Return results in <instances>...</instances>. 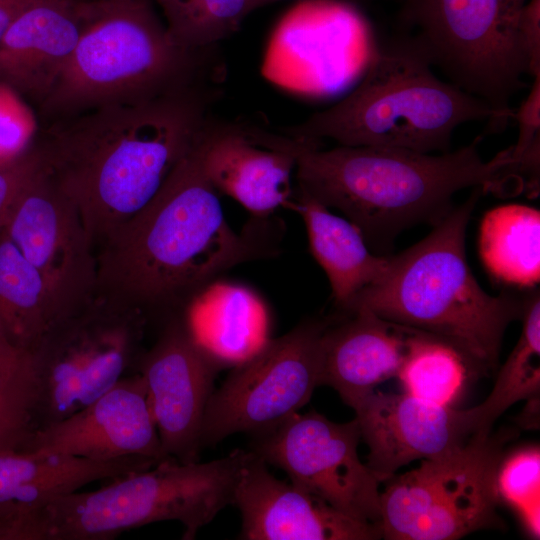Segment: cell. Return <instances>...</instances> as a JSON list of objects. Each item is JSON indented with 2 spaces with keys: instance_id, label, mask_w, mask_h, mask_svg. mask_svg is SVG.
Returning <instances> with one entry per match:
<instances>
[{
  "instance_id": "cell-11",
  "label": "cell",
  "mask_w": 540,
  "mask_h": 540,
  "mask_svg": "<svg viewBox=\"0 0 540 540\" xmlns=\"http://www.w3.org/2000/svg\"><path fill=\"white\" fill-rule=\"evenodd\" d=\"M327 325L302 322L233 367L209 399L201 448L235 433L269 432L305 406L321 385V338Z\"/></svg>"
},
{
  "instance_id": "cell-15",
  "label": "cell",
  "mask_w": 540,
  "mask_h": 540,
  "mask_svg": "<svg viewBox=\"0 0 540 540\" xmlns=\"http://www.w3.org/2000/svg\"><path fill=\"white\" fill-rule=\"evenodd\" d=\"M219 368L198 348L181 315L171 317L154 345L141 352V375L163 452L197 462L205 411Z\"/></svg>"
},
{
  "instance_id": "cell-9",
  "label": "cell",
  "mask_w": 540,
  "mask_h": 540,
  "mask_svg": "<svg viewBox=\"0 0 540 540\" xmlns=\"http://www.w3.org/2000/svg\"><path fill=\"white\" fill-rule=\"evenodd\" d=\"M515 431L473 435L462 446L394 475L381 492L382 538L453 540L497 527V472Z\"/></svg>"
},
{
  "instance_id": "cell-2",
  "label": "cell",
  "mask_w": 540,
  "mask_h": 540,
  "mask_svg": "<svg viewBox=\"0 0 540 540\" xmlns=\"http://www.w3.org/2000/svg\"><path fill=\"white\" fill-rule=\"evenodd\" d=\"M204 127L152 200L96 248L97 291L147 320L179 315L222 272L272 254L256 229L226 220L203 167Z\"/></svg>"
},
{
  "instance_id": "cell-24",
  "label": "cell",
  "mask_w": 540,
  "mask_h": 540,
  "mask_svg": "<svg viewBox=\"0 0 540 540\" xmlns=\"http://www.w3.org/2000/svg\"><path fill=\"white\" fill-rule=\"evenodd\" d=\"M289 207L304 221L310 251L327 275L335 304L346 310L383 276L391 255L373 254L354 223L300 190Z\"/></svg>"
},
{
  "instance_id": "cell-35",
  "label": "cell",
  "mask_w": 540,
  "mask_h": 540,
  "mask_svg": "<svg viewBox=\"0 0 540 540\" xmlns=\"http://www.w3.org/2000/svg\"><path fill=\"white\" fill-rule=\"evenodd\" d=\"M519 41L528 75H540V0H529L519 24Z\"/></svg>"
},
{
  "instance_id": "cell-12",
  "label": "cell",
  "mask_w": 540,
  "mask_h": 540,
  "mask_svg": "<svg viewBox=\"0 0 540 540\" xmlns=\"http://www.w3.org/2000/svg\"><path fill=\"white\" fill-rule=\"evenodd\" d=\"M376 45L365 19L351 3L301 0L272 31L262 74L293 94L334 96L361 79Z\"/></svg>"
},
{
  "instance_id": "cell-22",
  "label": "cell",
  "mask_w": 540,
  "mask_h": 540,
  "mask_svg": "<svg viewBox=\"0 0 540 540\" xmlns=\"http://www.w3.org/2000/svg\"><path fill=\"white\" fill-rule=\"evenodd\" d=\"M180 315L194 343L219 370L245 362L271 339L264 301L240 284L209 282L187 301Z\"/></svg>"
},
{
  "instance_id": "cell-6",
  "label": "cell",
  "mask_w": 540,
  "mask_h": 540,
  "mask_svg": "<svg viewBox=\"0 0 540 540\" xmlns=\"http://www.w3.org/2000/svg\"><path fill=\"white\" fill-rule=\"evenodd\" d=\"M82 13L76 47L40 103L47 116L58 120L223 77L218 46L178 45L154 0H82Z\"/></svg>"
},
{
  "instance_id": "cell-23",
  "label": "cell",
  "mask_w": 540,
  "mask_h": 540,
  "mask_svg": "<svg viewBox=\"0 0 540 540\" xmlns=\"http://www.w3.org/2000/svg\"><path fill=\"white\" fill-rule=\"evenodd\" d=\"M154 459L132 456L98 461L50 452H0V521L99 480L151 468Z\"/></svg>"
},
{
  "instance_id": "cell-17",
  "label": "cell",
  "mask_w": 540,
  "mask_h": 540,
  "mask_svg": "<svg viewBox=\"0 0 540 540\" xmlns=\"http://www.w3.org/2000/svg\"><path fill=\"white\" fill-rule=\"evenodd\" d=\"M35 451L98 461L141 456L161 462L168 458L137 372L125 375L69 417L38 429L24 452Z\"/></svg>"
},
{
  "instance_id": "cell-10",
  "label": "cell",
  "mask_w": 540,
  "mask_h": 540,
  "mask_svg": "<svg viewBox=\"0 0 540 540\" xmlns=\"http://www.w3.org/2000/svg\"><path fill=\"white\" fill-rule=\"evenodd\" d=\"M147 321L97 291L60 322L33 353L37 430L84 408L134 371Z\"/></svg>"
},
{
  "instance_id": "cell-25",
  "label": "cell",
  "mask_w": 540,
  "mask_h": 540,
  "mask_svg": "<svg viewBox=\"0 0 540 540\" xmlns=\"http://www.w3.org/2000/svg\"><path fill=\"white\" fill-rule=\"evenodd\" d=\"M75 311L1 230L0 324L8 336L34 353Z\"/></svg>"
},
{
  "instance_id": "cell-26",
  "label": "cell",
  "mask_w": 540,
  "mask_h": 540,
  "mask_svg": "<svg viewBox=\"0 0 540 540\" xmlns=\"http://www.w3.org/2000/svg\"><path fill=\"white\" fill-rule=\"evenodd\" d=\"M479 254L496 280L532 287L540 280V212L507 204L485 213L479 228Z\"/></svg>"
},
{
  "instance_id": "cell-16",
  "label": "cell",
  "mask_w": 540,
  "mask_h": 540,
  "mask_svg": "<svg viewBox=\"0 0 540 540\" xmlns=\"http://www.w3.org/2000/svg\"><path fill=\"white\" fill-rule=\"evenodd\" d=\"M307 141L212 114L203 132V167L219 194L262 220L289 207L297 156Z\"/></svg>"
},
{
  "instance_id": "cell-20",
  "label": "cell",
  "mask_w": 540,
  "mask_h": 540,
  "mask_svg": "<svg viewBox=\"0 0 540 540\" xmlns=\"http://www.w3.org/2000/svg\"><path fill=\"white\" fill-rule=\"evenodd\" d=\"M420 332L364 308L345 314L322 334L320 384L354 409L380 383L397 376Z\"/></svg>"
},
{
  "instance_id": "cell-29",
  "label": "cell",
  "mask_w": 540,
  "mask_h": 540,
  "mask_svg": "<svg viewBox=\"0 0 540 540\" xmlns=\"http://www.w3.org/2000/svg\"><path fill=\"white\" fill-rule=\"evenodd\" d=\"M469 376L470 367L454 346L421 331L396 377L405 393L431 404L454 406Z\"/></svg>"
},
{
  "instance_id": "cell-31",
  "label": "cell",
  "mask_w": 540,
  "mask_h": 540,
  "mask_svg": "<svg viewBox=\"0 0 540 540\" xmlns=\"http://www.w3.org/2000/svg\"><path fill=\"white\" fill-rule=\"evenodd\" d=\"M500 502L509 505L519 516L527 532L540 535V450L528 446L502 459L497 472Z\"/></svg>"
},
{
  "instance_id": "cell-30",
  "label": "cell",
  "mask_w": 540,
  "mask_h": 540,
  "mask_svg": "<svg viewBox=\"0 0 540 540\" xmlns=\"http://www.w3.org/2000/svg\"><path fill=\"white\" fill-rule=\"evenodd\" d=\"M172 39L189 50L218 46L260 0H154Z\"/></svg>"
},
{
  "instance_id": "cell-4",
  "label": "cell",
  "mask_w": 540,
  "mask_h": 540,
  "mask_svg": "<svg viewBox=\"0 0 540 540\" xmlns=\"http://www.w3.org/2000/svg\"><path fill=\"white\" fill-rule=\"evenodd\" d=\"M455 207L414 246L390 256L386 272L343 312L364 308L378 316L443 339L466 359L472 375L493 372L504 333L521 319L524 300L492 296L471 272L465 233L483 191Z\"/></svg>"
},
{
  "instance_id": "cell-21",
  "label": "cell",
  "mask_w": 540,
  "mask_h": 540,
  "mask_svg": "<svg viewBox=\"0 0 540 540\" xmlns=\"http://www.w3.org/2000/svg\"><path fill=\"white\" fill-rule=\"evenodd\" d=\"M82 0H35L0 39V84L40 103L81 34Z\"/></svg>"
},
{
  "instance_id": "cell-7",
  "label": "cell",
  "mask_w": 540,
  "mask_h": 540,
  "mask_svg": "<svg viewBox=\"0 0 540 540\" xmlns=\"http://www.w3.org/2000/svg\"><path fill=\"white\" fill-rule=\"evenodd\" d=\"M251 451L235 449L205 463L167 458L151 468L113 479L93 491L53 497L13 517L7 540H111L125 531L178 521L192 540L233 504L240 472Z\"/></svg>"
},
{
  "instance_id": "cell-34",
  "label": "cell",
  "mask_w": 540,
  "mask_h": 540,
  "mask_svg": "<svg viewBox=\"0 0 540 540\" xmlns=\"http://www.w3.org/2000/svg\"><path fill=\"white\" fill-rule=\"evenodd\" d=\"M18 96L0 84V162L18 155L31 145Z\"/></svg>"
},
{
  "instance_id": "cell-37",
  "label": "cell",
  "mask_w": 540,
  "mask_h": 540,
  "mask_svg": "<svg viewBox=\"0 0 540 540\" xmlns=\"http://www.w3.org/2000/svg\"><path fill=\"white\" fill-rule=\"evenodd\" d=\"M351 3L352 1H362V0H342Z\"/></svg>"
},
{
  "instance_id": "cell-5",
  "label": "cell",
  "mask_w": 540,
  "mask_h": 540,
  "mask_svg": "<svg viewBox=\"0 0 540 540\" xmlns=\"http://www.w3.org/2000/svg\"><path fill=\"white\" fill-rule=\"evenodd\" d=\"M487 121L491 131L510 119L482 100L440 79L404 36L376 45L361 79L340 101L283 128L300 139H330L344 146L450 151L459 126Z\"/></svg>"
},
{
  "instance_id": "cell-19",
  "label": "cell",
  "mask_w": 540,
  "mask_h": 540,
  "mask_svg": "<svg viewBox=\"0 0 540 540\" xmlns=\"http://www.w3.org/2000/svg\"><path fill=\"white\" fill-rule=\"evenodd\" d=\"M233 504L241 513L240 539L382 538L378 526L347 516L303 488L274 477L266 462L252 451L240 472Z\"/></svg>"
},
{
  "instance_id": "cell-36",
  "label": "cell",
  "mask_w": 540,
  "mask_h": 540,
  "mask_svg": "<svg viewBox=\"0 0 540 540\" xmlns=\"http://www.w3.org/2000/svg\"><path fill=\"white\" fill-rule=\"evenodd\" d=\"M35 0H0V39L16 17Z\"/></svg>"
},
{
  "instance_id": "cell-1",
  "label": "cell",
  "mask_w": 540,
  "mask_h": 540,
  "mask_svg": "<svg viewBox=\"0 0 540 540\" xmlns=\"http://www.w3.org/2000/svg\"><path fill=\"white\" fill-rule=\"evenodd\" d=\"M221 83L203 80L61 118L35 144L95 248L158 193L212 115Z\"/></svg>"
},
{
  "instance_id": "cell-18",
  "label": "cell",
  "mask_w": 540,
  "mask_h": 540,
  "mask_svg": "<svg viewBox=\"0 0 540 540\" xmlns=\"http://www.w3.org/2000/svg\"><path fill=\"white\" fill-rule=\"evenodd\" d=\"M353 410L369 449L366 465L380 483L405 465L443 455L475 435L467 409L431 404L405 392L375 391Z\"/></svg>"
},
{
  "instance_id": "cell-13",
  "label": "cell",
  "mask_w": 540,
  "mask_h": 540,
  "mask_svg": "<svg viewBox=\"0 0 540 540\" xmlns=\"http://www.w3.org/2000/svg\"><path fill=\"white\" fill-rule=\"evenodd\" d=\"M360 440L355 418L336 423L315 411L297 412L255 436L250 450L285 471L294 485L341 513L380 528V482L360 461Z\"/></svg>"
},
{
  "instance_id": "cell-8",
  "label": "cell",
  "mask_w": 540,
  "mask_h": 540,
  "mask_svg": "<svg viewBox=\"0 0 540 540\" xmlns=\"http://www.w3.org/2000/svg\"><path fill=\"white\" fill-rule=\"evenodd\" d=\"M529 0H405L407 38L448 82L513 120L526 87L519 24Z\"/></svg>"
},
{
  "instance_id": "cell-14",
  "label": "cell",
  "mask_w": 540,
  "mask_h": 540,
  "mask_svg": "<svg viewBox=\"0 0 540 540\" xmlns=\"http://www.w3.org/2000/svg\"><path fill=\"white\" fill-rule=\"evenodd\" d=\"M2 230L72 309L96 294L95 245L77 206L44 170L42 161Z\"/></svg>"
},
{
  "instance_id": "cell-38",
  "label": "cell",
  "mask_w": 540,
  "mask_h": 540,
  "mask_svg": "<svg viewBox=\"0 0 540 540\" xmlns=\"http://www.w3.org/2000/svg\"><path fill=\"white\" fill-rule=\"evenodd\" d=\"M263 3H266V2H269V1H272V0H260Z\"/></svg>"
},
{
  "instance_id": "cell-3",
  "label": "cell",
  "mask_w": 540,
  "mask_h": 540,
  "mask_svg": "<svg viewBox=\"0 0 540 540\" xmlns=\"http://www.w3.org/2000/svg\"><path fill=\"white\" fill-rule=\"evenodd\" d=\"M478 143L433 154L373 146L321 149L308 141L297 156L295 177L298 190L342 212L367 243L385 250L402 230L441 221L463 189L501 197L537 194L529 168L511 148L485 161Z\"/></svg>"
},
{
  "instance_id": "cell-33",
  "label": "cell",
  "mask_w": 540,
  "mask_h": 540,
  "mask_svg": "<svg viewBox=\"0 0 540 540\" xmlns=\"http://www.w3.org/2000/svg\"><path fill=\"white\" fill-rule=\"evenodd\" d=\"M518 138L512 145V156L520 160L539 161L540 152V75L533 78L529 94L514 112Z\"/></svg>"
},
{
  "instance_id": "cell-27",
  "label": "cell",
  "mask_w": 540,
  "mask_h": 540,
  "mask_svg": "<svg viewBox=\"0 0 540 540\" xmlns=\"http://www.w3.org/2000/svg\"><path fill=\"white\" fill-rule=\"evenodd\" d=\"M520 337L497 373L487 398L467 409L476 434L488 435L495 421L512 405L540 395V299H524Z\"/></svg>"
},
{
  "instance_id": "cell-32",
  "label": "cell",
  "mask_w": 540,
  "mask_h": 540,
  "mask_svg": "<svg viewBox=\"0 0 540 540\" xmlns=\"http://www.w3.org/2000/svg\"><path fill=\"white\" fill-rule=\"evenodd\" d=\"M40 167L41 157L35 144L0 162V231L18 195Z\"/></svg>"
},
{
  "instance_id": "cell-28",
  "label": "cell",
  "mask_w": 540,
  "mask_h": 540,
  "mask_svg": "<svg viewBox=\"0 0 540 540\" xmlns=\"http://www.w3.org/2000/svg\"><path fill=\"white\" fill-rule=\"evenodd\" d=\"M37 377L33 353L0 324V452L25 451L37 431Z\"/></svg>"
}]
</instances>
